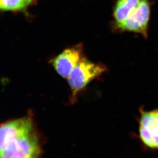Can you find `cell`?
<instances>
[{
  "label": "cell",
  "mask_w": 158,
  "mask_h": 158,
  "mask_svg": "<svg viewBox=\"0 0 158 158\" xmlns=\"http://www.w3.org/2000/svg\"><path fill=\"white\" fill-rule=\"evenodd\" d=\"M138 134H136L144 149L158 151V108L146 111L139 109Z\"/></svg>",
  "instance_id": "7a4b0ae2"
},
{
  "label": "cell",
  "mask_w": 158,
  "mask_h": 158,
  "mask_svg": "<svg viewBox=\"0 0 158 158\" xmlns=\"http://www.w3.org/2000/svg\"><path fill=\"white\" fill-rule=\"evenodd\" d=\"M27 1H28V2H31L32 1V0H27Z\"/></svg>",
  "instance_id": "ba28073f"
},
{
  "label": "cell",
  "mask_w": 158,
  "mask_h": 158,
  "mask_svg": "<svg viewBox=\"0 0 158 158\" xmlns=\"http://www.w3.org/2000/svg\"><path fill=\"white\" fill-rule=\"evenodd\" d=\"M142 0H117L114 11V18L116 27L123 22L127 16Z\"/></svg>",
  "instance_id": "8992f818"
},
{
  "label": "cell",
  "mask_w": 158,
  "mask_h": 158,
  "mask_svg": "<svg viewBox=\"0 0 158 158\" xmlns=\"http://www.w3.org/2000/svg\"><path fill=\"white\" fill-rule=\"evenodd\" d=\"M29 3L27 0H0V8L3 11H18Z\"/></svg>",
  "instance_id": "52a82bcc"
},
{
  "label": "cell",
  "mask_w": 158,
  "mask_h": 158,
  "mask_svg": "<svg viewBox=\"0 0 158 158\" xmlns=\"http://www.w3.org/2000/svg\"><path fill=\"white\" fill-rule=\"evenodd\" d=\"M105 70V67L102 65L81 59L67 78L73 96H75L91 81L100 76Z\"/></svg>",
  "instance_id": "3957f363"
},
{
  "label": "cell",
  "mask_w": 158,
  "mask_h": 158,
  "mask_svg": "<svg viewBox=\"0 0 158 158\" xmlns=\"http://www.w3.org/2000/svg\"><path fill=\"white\" fill-rule=\"evenodd\" d=\"M150 15L151 5L149 0H142L117 29L121 32L140 34L146 38L148 36Z\"/></svg>",
  "instance_id": "277c9868"
},
{
  "label": "cell",
  "mask_w": 158,
  "mask_h": 158,
  "mask_svg": "<svg viewBox=\"0 0 158 158\" xmlns=\"http://www.w3.org/2000/svg\"><path fill=\"white\" fill-rule=\"evenodd\" d=\"M0 138L1 158H41V137L32 115L2 124Z\"/></svg>",
  "instance_id": "6da1fadb"
},
{
  "label": "cell",
  "mask_w": 158,
  "mask_h": 158,
  "mask_svg": "<svg viewBox=\"0 0 158 158\" xmlns=\"http://www.w3.org/2000/svg\"><path fill=\"white\" fill-rule=\"evenodd\" d=\"M81 49L79 46L64 50L54 59L53 64L55 70L63 78L67 79L81 59Z\"/></svg>",
  "instance_id": "5b68a950"
}]
</instances>
